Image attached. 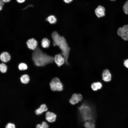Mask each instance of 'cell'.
<instances>
[{"mask_svg":"<svg viewBox=\"0 0 128 128\" xmlns=\"http://www.w3.org/2000/svg\"><path fill=\"white\" fill-rule=\"evenodd\" d=\"M78 114L79 121H91L95 123L97 118L95 107L92 102L84 101L78 108Z\"/></svg>","mask_w":128,"mask_h":128,"instance_id":"6da1fadb","label":"cell"},{"mask_svg":"<svg viewBox=\"0 0 128 128\" xmlns=\"http://www.w3.org/2000/svg\"><path fill=\"white\" fill-rule=\"evenodd\" d=\"M53 40V45L59 46L62 51L61 54L64 57L65 63L67 65L69 63L68 61L70 48L69 46L66 39L63 36L59 35L56 31H54L51 34Z\"/></svg>","mask_w":128,"mask_h":128,"instance_id":"7a4b0ae2","label":"cell"},{"mask_svg":"<svg viewBox=\"0 0 128 128\" xmlns=\"http://www.w3.org/2000/svg\"><path fill=\"white\" fill-rule=\"evenodd\" d=\"M34 50L32 54V59L36 66H44L54 61V57L43 52L39 47H37Z\"/></svg>","mask_w":128,"mask_h":128,"instance_id":"3957f363","label":"cell"},{"mask_svg":"<svg viewBox=\"0 0 128 128\" xmlns=\"http://www.w3.org/2000/svg\"><path fill=\"white\" fill-rule=\"evenodd\" d=\"M50 88L53 91H60L63 89V85L60 80L58 78H53L50 83Z\"/></svg>","mask_w":128,"mask_h":128,"instance_id":"277c9868","label":"cell"},{"mask_svg":"<svg viewBox=\"0 0 128 128\" xmlns=\"http://www.w3.org/2000/svg\"><path fill=\"white\" fill-rule=\"evenodd\" d=\"M118 35L123 40H128V25L119 28L117 31Z\"/></svg>","mask_w":128,"mask_h":128,"instance_id":"5b68a950","label":"cell"},{"mask_svg":"<svg viewBox=\"0 0 128 128\" xmlns=\"http://www.w3.org/2000/svg\"><path fill=\"white\" fill-rule=\"evenodd\" d=\"M82 99V96L81 94L74 93L72 95L69 100V101L71 104L74 105L81 101Z\"/></svg>","mask_w":128,"mask_h":128,"instance_id":"8992f818","label":"cell"},{"mask_svg":"<svg viewBox=\"0 0 128 128\" xmlns=\"http://www.w3.org/2000/svg\"><path fill=\"white\" fill-rule=\"evenodd\" d=\"M11 59L10 54L8 52L4 51L0 54V61L5 63L9 61Z\"/></svg>","mask_w":128,"mask_h":128,"instance_id":"52a82bcc","label":"cell"},{"mask_svg":"<svg viewBox=\"0 0 128 128\" xmlns=\"http://www.w3.org/2000/svg\"><path fill=\"white\" fill-rule=\"evenodd\" d=\"M54 58V61L58 67L61 66L65 62L64 57L60 54L56 55Z\"/></svg>","mask_w":128,"mask_h":128,"instance_id":"ba28073f","label":"cell"},{"mask_svg":"<svg viewBox=\"0 0 128 128\" xmlns=\"http://www.w3.org/2000/svg\"><path fill=\"white\" fill-rule=\"evenodd\" d=\"M105 8L103 6L100 5L95 9V12L97 17L99 18L105 16Z\"/></svg>","mask_w":128,"mask_h":128,"instance_id":"9c48e42d","label":"cell"},{"mask_svg":"<svg viewBox=\"0 0 128 128\" xmlns=\"http://www.w3.org/2000/svg\"><path fill=\"white\" fill-rule=\"evenodd\" d=\"M27 47L30 49L34 50L37 47V42L33 38L28 40L26 42Z\"/></svg>","mask_w":128,"mask_h":128,"instance_id":"30bf717a","label":"cell"},{"mask_svg":"<svg viewBox=\"0 0 128 128\" xmlns=\"http://www.w3.org/2000/svg\"><path fill=\"white\" fill-rule=\"evenodd\" d=\"M56 115L53 113L48 111L46 113V119L49 122H54L56 120Z\"/></svg>","mask_w":128,"mask_h":128,"instance_id":"8fae6325","label":"cell"},{"mask_svg":"<svg viewBox=\"0 0 128 128\" xmlns=\"http://www.w3.org/2000/svg\"><path fill=\"white\" fill-rule=\"evenodd\" d=\"M102 79L105 82H109L111 78V75L108 69L104 70L102 73Z\"/></svg>","mask_w":128,"mask_h":128,"instance_id":"7c38bea8","label":"cell"},{"mask_svg":"<svg viewBox=\"0 0 128 128\" xmlns=\"http://www.w3.org/2000/svg\"><path fill=\"white\" fill-rule=\"evenodd\" d=\"M47 110L48 108L46 105L45 104H43L40 106L39 108L35 110V113L37 115H39L47 111Z\"/></svg>","mask_w":128,"mask_h":128,"instance_id":"4fadbf2b","label":"cell"},{"mask_svg":"<svg viewBox=\"0 0 128 128\" xmlns=\"http://www.w3.org/2000/svg\"><path fill=\"white\" fill-rule=\"evenodd\" d=\"M102 86L101 83L99 82H94L91 85V87L92 90L95 91L101 89Z\"/></svg>","mask_w":128,"mask_h":128,"instance_id":"5bb4252c","label":"cell"},{"mask_svg":"<svg viewBox=\"0 0 128 128\" xmlns=\"http://www.w3.org/2000/svg\"><path fill=\"white\" fill-rule=\"evenodd\" d=\"M8 69L7 65L5 63L1 62L0 63V72L2 73L7 72Z\"/></svg>","mask_w":128,"mask_h":128,"instance_id":"9a60e30c","label":"cell"},{"mask_svg":"<svg viewBox=\"0 0 128 128\" xmlns=\"http://www.w3.org/2000/svg\"><path fill=\"white\" fill-rule=\"evenodd\" d=\"M50 44V41L46 38L43 39L41 41V45L44 48H47L49 47Z\"/></svg>","mask_w":128,"mask_h":128,"instance_id":"2e32d148","label":"cell"},{"mask_svg":"<svg viewBox=\"0 0 128 128\" xmlns=\"http://www.w3.org/2000/svg\"><path fill=\"white\" fill-rule=\"evenodd\" d=\"M20 81L23 83L26 84L29 82L30 79L29 76L26 74L23 75L20 78Z\"/></svg>","mask_w":128,"mask_h":128,"instance_id":"e0dca14e","label":"cell"},{"mask_svg":"<svg viewBox=\"0 0 128 128\" xmlns=\"http://www.w3.org/2000/svg\"><path fill=\"white\" fill-rule=\"evenodd\" d=\"M46 21L51 24L55 23L57 21V19L54 15H51L48 17L46 19Z\"/></svg>","mask_w":128,"mask_h":128,"instance_id":"ac0fdd59","label":"cell"},{"mask_svg":"<svg viewBox=\"0 0 128 128\" xmlns=\"http://www.w3.org/2000/svg\"><path fill=\"white\" fill-rule=\"evenodd\" d=\"M95 123L91 121H86L84 122L83 125L86 128H95Z\"/></svg>","mask_w":128,"mask_h":128,"instance_id":"d6986e66","label":"cell"},{"mask_svg":"<svg viewBox=\"0 0 128 128\" xmlns=\"http://www.w3.org/2000/svg\"><path fill=\"white\" fill-rule=\"evenodd\" d=\"M48 124L45 121L43 122L41 124H38L36 126V128H48Z\"/></svg>","mask_w":128,"mask_h":128,"instance_id":"ffe728a7","label":"cell"},{"mask_svg":"<svg viewBox=\"0 0 128 128\" xmlns=\"http://www.w3.org/2000/svg\"><path fill=\"white\" fill-rule=\"evenodd\" d=\"M27 66L26 64L23 63H21L18 65V68L21 70H23L27 69Z\"/></svg>","mask_w":128,"mask_h":128,"instance_id":"44dd1931","label":"cell"},{"mask_svg":"<svg viewBox=\"0 0 128 128\" xmlns=\"http://www.w3.org/2000/svg\"><path fill=\"white\" fill-rule=\"evenodd\" d=\"M123 10L126 14H128V0L124 4L123 7Z\"/></svg>","mask_w":128,"mask_h":128,"instance_id":"7402d4cb","label":"cell"},{"mask_svg":"<svg viewBox=\"0 0 128 128\" xmlns=\"http://www.w3.org/2000/svg\"><path fill=\"white\" fill-rule=\"evenodd\" d=\"M5 128H16L15 124L11 122L8 123L5 126Z\"/></svg>","mask_w":128,"mask_h":128,"instance_id":"603a6c76","label":"cell"},{"mask_svg":"<svg viewBox=\"0 0 128 128\" xmlns=\"http://www.w3.org/2000/svg\"><path fill=\"white\" fill-rule=\"evenodd\" d=\"M4 4V2L2 0H0V11L2 9Z\"/></svg>","mask_w":128,"mask_h":128,"instance_id":"cb8c5ba5","label":"cell"},{"mask_svg":"<svg viewBox=\"0 0 128 128\" xmlns=\"http://www.w3.org/2000/svg\"><path fill=\"white\" fill-rule=\"evenodd\" d=\"M124 64L126 67L128 68V59L124 60Z\"/></svg>","mask_w":128,"mask_h":128,"instance_id":"d4e9b609","label":"cell"},{"mask_svg":"<svg viewBox=\"0 0 128 128\" xmlns=\"http://www.w3.org/2000/svg\"><path fill=\"white\" fill-rule=\"evenodd\" d=\"M66 3H69L72 2L73 0H63Z\"/></svg>","mask_w":128,"mask_h":128,"instance_id":"484cf974","label":"cell"},{"mask_svg":"<svg viewBox=\"0 0 128 128\" xmlns=\"http://www.w3.org/2000/svg\"><path fill=\"white\" fill-rule=\"evenodd\" d=\"M19 3H22L24 2L25 0H16Z\"/></svg>","mask_w":128,"mask_h":128,"instance_id":"4316f807","label":"cell"},{"mask_svg":"<svg viewBox=\"0 0 128 128\" xmlns=\"http://www.w3.org/2000/svg\"><path fill=\"white\" fill-rule=\"evenodd\" d=\"M4 2H9L10 0H2Z\"/></svg>","mask_w":128,"mask_h":128,"instance_id":"83f0119b","label":"cell"},{"mask_svg":"<svg viewBox=\"0 0 128 128\" xmlns=\"http://www.w3.org/2000/svg\"><path fill=\"white\" fill-rule=\"evenodd\" d=\"M110 0L111 1H114L115 0Z\"/></svg>","mask_w":128,"mask_h":128,"instance_id":"f1b7e54d","label":"cell"}]
</instances>
